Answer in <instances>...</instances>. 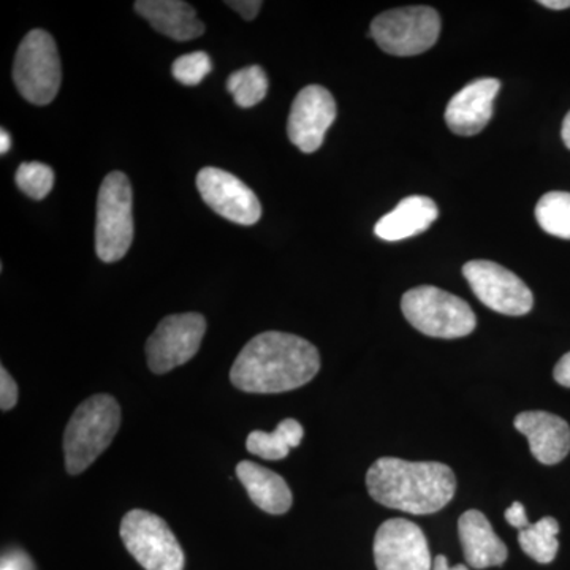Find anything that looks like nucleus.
Instances as JSON below:
<instances>
[{"label":"nucleus","instance_id":"1","mask_svg":"<svg viewBox=\"0 0 570 570\" xmlns=\"http://www.w3.org/2000/svg\"><path fill=\"white\" fill-rule=\"evenodd\" d=\"M321 370L316 346L291 333L254 336L236 356L230 371L235 389L246 393H283L303 387Z\"/></svg>","mask_w":570,"mask_h":570},{"label":"nucleus","instance_id":"2","mask_svg":"<svg viewBox=\"0 0 570 570\" xmlns=\"http://www.w3.org/2000/svg\"><path fill=\"white\" fill-rule=\"evenodd\" d=\"M371 498L389 509L412 515H431L455 497L452 469L436 461L377 460L366 474Z\"/></svg>","mask_w":570,"mask_h":570},{"label":"nucleus","instance_id":"3","mask_svg":"<svg viewBox=\"0 0 570 570\" xmlns=\"http://www.w3.org/2000/svg\"><path fill=\"white\" fill-rule=\"evenodd\" d=\"M121 426V407L111 395L82 401L63 434V455L70 475L81 474L110 448Z\"/></svg>","mask_w":570,"mask_h":570},{"label":"nucleus","instance_id":"4","mask_svg":"<svg viewBox=\"0 0 570 570\" xmlns=\"http://www.w3.org/2000/svg\"><path fill=\"white\" fill-rule=\"evenodd\" d=\"M401 309L409 324L431 337L456 340L471 335L478 325L474 311L464 299L433 285L406 292Z\"/></svg>","mask_w":570,"mask_h":570},{"label":"nucleus","instance_id":"5","mask_svg":"<svg viewBox=\"0 0 570 570\" xmlns=\"http://www.w3.org/2000/svg\"><path fill=\"white\" fill-rule=\"evenodd\" d=\"M134 194L122 171L105 176L97 198L96 250L105 264L121 261L134 242Z\"/></svg>","mask_w":570,"mask_h":570},{"label":"nucleus","instance_id":"6","mask_svg":"<svg viewBox=\"0 0 570 570\" xmlns=\"http://www.w3.org/2000/svg\"><path fill=\"white\" fill-rule=\"evenodd\" d=\"M13 80L28 102L48 105L61 88L62 70L58 47L50 33L36 29L22 39L13 63Z\"/></svg>","mask_w":570,"mask_h":570},{"label":"nucleus","instance_id":"7","mask_svg":"<svg viewBox=\"0 0 570 570\" xmlns=\"http://www.w3.org/2000/svg\"><path fill=\"white\" fill-rule=\"evenodd\" d=\"M441 33V18L431 7H404L379 14L371 22L370 37L389 55L417 56L434 47Z\"/></svg>","mask_w":570,"mask_h":570},{"label":"nucleus","instance_id":"8","mask_svg":"<svg viewBox=\"0 0 570 570\" xmlns=\"http://www.w3.org/2000/svg\"><path fill=\"white\" fill-rule=\"evenodd\" d=\"M119 534L127 551L146 570H184L186 557L167 521L146 510L127 512Z\"/></svg>","mask_w":570,"mask_h":570},{"label":"nucleus","instance_id":"9","mask_svg":"<svg viewBox=\"0 0 570 570\" xmlns=\"http://www.w3.org/2000/svg\"><path fill=\"white\" fill-rule=\"evenodd\" d=\"M206 333L202 314H174L159 322L146 343V358L154 374L170 373L193 360Z\"/></svg>","mask_w":570,"mask_h":570},{"label":"nucleus","instance_id":"10","mask_svg":"<svg viewBox=\"0 0 570 570\" xmlns=\"http://www.w3.org/2000/svg\"><path fill=\"white\" fill-rule=\"evenodd\" d=\"M463 275L480 302L499 314L524 316L534 305L530 287L515 273L494 262H468Z\"/></svg>","mask_w":570,"mask_h":570},{"label":"nucleus","instance_id":"11","mask_svg":"<svg viewBox=\"0 0 570 570\" xmlns=\"http://www.w3.org/2000/svg\"><path fill=\"white\" fill-rule=\"evenodd\" d=\"M374 561L377 570H433L426 535L404 519L381 524L374 538Z\"/></svg>","mask_w":570,"mask_h":570},{"label":"nucleus","instance_id":"12","mask_svg":"<svg viewBox=\"0 0 570 570\" xmlns=\"http://www.w3.org/2000/svg\"><path fill=\"white\" fill-rule=\"evenodd\" d=\"M197 189L214 213L239 225H254L262 217V205L242 179L220 168L206 167L197 175Z\"/></svg>","mask_w":570,"mask_h":570},{"label":"nucleus","instance_id":"13","mask_svg":"<svg viewBox=\"0 0 570 570\" xmlns=\"http://www.w3.org/2000/svg\"><path fill=\"white\" fill-rule=\"evenodd\" d=\"M336 102L322 86H306L296 94L288 116L287 134L302 153H316L325 140L326 130L336 119Z\"/></svg>","mask_w":570,"mask_h":570},{"label":"nucleus","instance_id":"14","mask_svg":"<svg viewBox=\"0 0 570 570\" xmlns=\"http://www.w3.org/2000/svg\"><path fill=\"white\" fill-rule=\"evenodd\" d=\"M499 89L501 81L497 78H479L464 86L445 108L449 129L461 137L482 132L493 116V102Z\"/></svg>","mask_w":570,"mask_h":570},{"label":"nucleus","instance_id":"15","mask_svg":"<svg viewBox=\"0 0 570 570\" xmlns=\"http://www.w3.org/2000/svg\"><path fill=\"white\" fill-rule=\"evenodd\" d=\"M528 438L534 459L539 463L558 464L570 452V426L564 419L543 411L521 412L513 422Z\"/></svg>","mask_w":570,"mask_h":570},{"label":"nucleus","instance_id":"16","mask_svg":"<svg viewBox=\"0 0 570 570\" xmlns=\"http://www.w3.org/2000/svg\"><path fill=\"white\" fill-rule=\"evenodd\" d=\"M459 534L464 557L471 568H494L508 560V547L498 538L490 521L479 510H468L460 517Z\"/></svg>","mask_w":570,"mask_h":570},{"label":"nucleus","instance_id":"17","mask_svg":"<svg viewBox=\"0 0 570 570\" xmlns=\"http://www.w3.org/2000/svg\"><path fill=\"white\" fill-rule=\"evenodd\" d=\"M135 11L145 18L157 32L176 41L198 39L204 36V22L198 20L193 7L181 0H138Z\"/></svg>","mask_w":570,"mask_h":570},{"label":"nucleus","instance_id":"18","mask_svg":"<svg viewBox=\"0 0 570 570\" xmlns=\"http://www.w3.org/2000/svg\"><path fill=\"white\" fill-rule=\"evenodd\" d=\"M236 478L245 485L250 501L269 515H283L294 502L287 482L272 469L253 461H242L236 466Z\"/></svg>","mask_w":570,"mask_h":570},{"label":"nucleus","instance_id":"19","mask_svg":"<svg viewBox=\"0 0 570 570\" xmlns=\"http://www.w3.org/2000/svg\"><path fill=\"white\" fill-rule=\"evenodd\" d=\"M438 216V206L431 198L411 195L379 220L374 234L384 242H401L428 230Z\"/></svg>","mask_w":570,"mask_h":570},{"label":"nucleus","instance_id":"20","mask_svg":"<svg viewBox=\"0 0 570 570\" xmlns=\"http://www.w3.org/2000/svg\"><path fill=\"white\" fill-rule=\"evenodd\" d=\"M305 436L302 423L295 419H285L273 433L253 431L246 439L247 452L261 459L277 461L288 456L291 449L298 448Z\"/></svg>","mask_w":570,"mask_h":570},{"label":"nucleus","instance_id":"21","mask_svg":"<svg viewBox=\"0 0 570 570\" xmlns=\"http://www.w3.org/2000/svg\"><path fill=\"white\" fill-rule=\"evenodd\" d=\"M558 532H560V523L553 517H546L538 523H531L519 532L521 550L540 564H549L557 558L560 549Z\"/></svg>","mask_w":570,"mask_h":570},{"label":"nucleus","instance_id":"22","mask_svg":"<svg viewBox=\"0 0 570 570\" xmlns=\"http://www.w3.org/2000/svg\"><path fill=\"white\" fill-rule=\"evenodd\" d=\"M535 219L547 234L570 239V194L549 193L540 197Z\"/></svg>","mask_w":570,"mask_h":570},{"label":"nucleus","instance_id":"23","mask_svg":"<svg viewBox=\"0 0 570 570\" xmlns=\"http://www.w3.org/2000/svg\"><path fill=\"white\" fill-rule=\"evenodd\" d=\"M227 89L239 108H253L265 99L268 77L262 67H245L228 77Z\"/></svg>","mask_w":570,"mask_h":570},{"label":"nucleus","instance_id":"24","mask_svg":"<svg viewBox=\"0 0 570 570\" xmlns=\"http://www.w3.org/2000/svg\"><path fill=\"white\" fill-rule=\"evenodd\" d=\"M17 186L21 193L41 200L51 193L55 186V171L51 167L41 163H24L17 170Z\"/></svg>","mask_w":570,"mask_h":570},{"label":"nucleus","instance_id":"25","mask_svg":"<svg viewBox=\"0 0 570 570\" xmlns=\"http://www.w3.org/2000/svg\"><path fill=\"white\" fill-rule=\"evenodd\" d=\"M212 67V58L205 51H195L179 56L171 66V73L184 86H197L208 77Z\"/></svg>","mask_w":570,"mask_h":570},{"label":"nucleus","instance_id":"26","mask_svg":"<svg viewBox=\"0 0 570 570\" xmlns=\"http://www.w3.org/2000/svg\"><path fill=\"white\" fill-rule=\"evenodd\" d=\"M18 403V385L13 377L7 373L6 367H0V407L2 411H10Z\"/></svg>","mask_w":570,"mask_h":570},{"label":"nucleus","instance_id":"27","mask_svg":"<svg viewBox=\"0 0 570 570\" xmlns=\"http://www.w3.org/2000/svg\"><path fill=\"white\" fill-rule=\"evenodd\" d=\"M225 6L238 11L246 21H253L264 3L258 2V0H228Z\"/></svg>","mask_w":570,"mask_h":570},{"label":"nucleus","instance_id":"28","mask_svg":"<svg viewBox=\"0 0 570 570\" xmlns=\"http://www.w3.org/2000/svg\"><path fill=\"white\" fill-rule=\"evenodd\" d=\"M505 520L510 527L517 528V530H524L530 527V520H528L527 510H524L521 502H513L508 510H505Z\"/></svg>","mask_w":570,"mask_h":570},{"label":"nucleus","instance_id":"29","mask_svg":"<svg viewBox=\"0 0 570 570\" xmlns=\"http://www.w3.org/2000/svg\"><path fill=\"white\" fill-rule=\"evenodd\" d=\"M554 381L562 387L570 389V352L562 356L560 362L557 363L553 371Z\"/></svg>","mask_w":570,"mask_h":570},{"label":"nucleus","instance_id":"30","mask_svg":"<svg viewBox=\"0 0 570 570\" xmlns=\"http://www.w3.org/2000/svg\"><path fill=\"white\" fill-rule=\"evenodd\" d=\"M0 570H31V561L24 553L9 554L2 558Z\"/></svg>","mask_w":570,"mask_h":570},{"label":"nucleus","instance_id":"31","mask_svg":"<svg viewBox=\"0 0 570 570\" xmlns=\"http://www.w3.org/2000/svg\"><path fill=\"white\" fill-rule=\"evenodd\" d=\"M433 570H469L464 564H456L450 568L448 558L444 554H438L433 561Z\"/></svg>","mask_w":570,"mask_h":570},{"label":"nucleus","instance_id":"32","mask_svg":"<svg viewBox=\"0 0 570 570\" xmlns=\"http://www.w3.org/2000/svg\"><path fill=\"white\" fill-rule=\"evenodd\" d=\"M539 3L540 6L547 7V9L551 10L570 9V0H542V2Z\"/></svg>","mask_w":570,"mask_h":570},{"label":"nucleus","instance_id":"33","mask_svg":"<svg viewBox=\"0 0 570 570\" xmlns=\"http://www.w3.org/2000/svg\"><path fill=\"white\" fill-rule=\"evenodd\" d=\"M561 137L566 148L570 149V111L566 115L564 121H562Z\"/></svg>","mask_w":570,"mask_h":570},{"label":"nucleus","instance_id":"34","mask_svg":"<svg viewBox=\"0 0 570 570\" xmlns=\"http://www.w3.org/2000/svg\"><path fill=\"white\" fill-rule=\"evenodd\" d=\"M11 138L7 130H0V153L7 154L10 151Z\"/></svg>","mask_w":570,"mask_h":570}]
</instances>
